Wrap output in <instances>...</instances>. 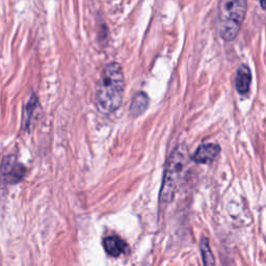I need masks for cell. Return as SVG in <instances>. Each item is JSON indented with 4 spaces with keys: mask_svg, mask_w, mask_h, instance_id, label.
Here are the masks:
<instances>
[{
    "mask_svg": "<svg viewBox=\"0 0 266 266\" xmlns=\"http://www.w3.org/2000/svg\"><path fill=\"white\" fill-rule=\"evenodd\" d=\"M125 91V77L122 65L113 61L107 63L96 86L95 104L100 113L110 115L122 105Z\"/></svg>",
    "mask_w": 266,
    "mask_h": 266,
    "instance_id": "cell-1",
    "label": "cell"
},
{
    "mask_svg": "<svg viewBox=\"0 0 266 266\" xmlns=\"http://www.w3.org/2000/svg\"><path fill=\"white\" fill-rule=\"evenodd\" d=\"M247 9L246 0H221L218 3L217 28L225 41H232L238 36Z\"/></svg>",
    "mask_w": 266,
    "mask_h": 266,
    "instance_id": "cell-2",
    "label": "cell"
},
{
    "mask_svg": "<svg viewBox=\"0 0 266 266\" xmlns=\"http://www.w3.org/2000/svg\"><path fill=\"white\" fill-rule=\"evenodd\" d=\"M187 149L185 146L180 145L177 147L166 163L165 173L162 182L160 193L161 202L170 203L176 194L180 180L182 179L186 162H187Z\"/></svg>",
    "mask_w": 266,
    "mask_h": 266,
    "instance_id": "cell-3",
    "label": "cell"
},
{
    "mask_svg": "<svg viewBox=\"0 0 266 266\" xmlns=\"http://www.w3.org/2000/svg\"><path fill=\"white\" fill-rule=\"evenodd\" d=\"M2 175L6 182H9L11 184H16L24 177L25 168L23 166V164L18 162L14 157L10 156L4 159Z\"/></svg>",
    "mask_w": 266,
    "mask_h": 266,
    "instance_id": "cell-4",
    "label": "cell"
},
{
    "mask_svg": "<svg viewBox=\"0 0 266 266\" xmlns=\"http://www.w3.org/2000/svg\"><path fill=\"white\" fill-rule=\"evenodd\" d=\"M220 153V147L214 143H206L199 146L192 154L191 159L196 163H208L214 160Z\"/></svg>",
    "mask_w": 266,
    "mask_h": 266,
    "instance_id": "cell-5",
    "label": "cell"
},
{
    "mask_svg": "<svg viewBox=\"0 0 266 266\" xmlns=\"http://www.w3.org/2000/svg\"><path fill=\"white\" fill-rule=\"evenodd\" d=\"M252 82V73L247 64H240L235 75V87L238 93L247 94Z\"/></svg>",
    "mask_w": 266,
    "mask_h": 266,
    "instance_id": "cell-6",
    "label": "cell"
},
{
    "mask_svg": "<svg viewBox=\"0 0 266 266\" xmlns=\"http://www.w3.org/2000/svg\"><path fill=\"white\" fill-rule=\"evenodd\" d=\"M149 105V97L146 93L144 92H139L133 97L131 104H130V115L132 117H139L142 114L145 113Z\"/></svg>",
    "mask_w": 266,
    "mask_h": 266,
    "instance_id": "cell-7",
    "label": "cell"
},
{
    "mask_svg": "<svg viewBox=\"0 0 266 266\" xmlns=\"http://www.w3.org/2000/svg\"><path fill=\"white\" fill-rule=\"evenodd\" d=\"M103 247L107 254L113 257H118L125 252L126 243L118 236H109L103 240Z\"/></svg>",
    "mask_w": 266,
    "mask_h": 266,
    "instance_id": "cell-8",
    "label": "cell"
},
{
    "mask_svg": "<svg viewBox=\"0 0 266 266\" xmlns=\"http://www.w3.org/2000/svg\"><path fill=\"white\" fill-rule=\"evenodd\" d=\"M37 106H38V99L36 98L35 95H32V97L29 99V101L24 109V115H23V127L24 128H28L30 126L31 120L33 118V115H35Z\"/></svg>",
    "mask_w": 266,
    "mask_h": 266,
    "instance_id": "cell-9",
    "label": "cell"
},
{
    "mask_svg": "<svg viewBox=\"0 0 266 266\" xmlns=\"http://www.w3.org/2000/svg\"><path fill=\"white\" fill-rule=\"evenodd\" d=\"M199 248H201L203 260H204V265L205 266H215L214 263V257L213 254L210 250L209 247V241L207 238H202L201 243H199Z\"/></svg>",
    "mask_w": 266,
    "mask_h": 266,
    "instance_id": "cell-10",
    "label": "cell"
}]
</instances>
